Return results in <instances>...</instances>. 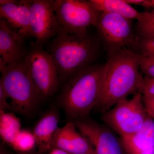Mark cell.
<instances>
[{"label":"cell","instance_id":"obj_1","mask_svg":"<svg viewBox=\"0 0 154 154\" xmlns=\"http://www.w3.org/2000/svg\"><path fill=\"white\" fill-rule=\"evenodd\" d=\"M139 68V54L125 48L112 52L104 66L102 94L96 108L105 113L130 94H142L144 78Z\"/></svg>","mask_w":154,"mask_h":154},{"label":"cell","instance_id":"obj_2","mask_svg":"<svg viewBox=\"0 0 154 154\" xmlns=\"http://www.w3.org/2000/svg\"><path fill=\"white\" fill-rule=\"evenodd\" d=\"M104 66H89L78 72L64 88L60 102L70 120L83 119L99 103Z\"/></svg>","mask_w":154,"mask_h":154},{"label":"cell","instance_id":"obj_3","mask_svg":"<svg viewBox=\"0 0 154 154\" xmlns=\"http://www.w3.org/2000/svg\"><path fill=\"white\" fill-rule=\"evenodd\" d=\"M51 45V53L62 79L72 76L90 66L98 54L99 45L85 34L67 33L59 31Z\"/></svg>","mask_w":154,"mask_h":154},{"label":"cell","instance_id":"obj_4","mask_svg":"<svg viewBox=\"0 0 154 154\" xmlns=\"http://www.w3.org/2000/svg\"><path fill=\"white\" fill-rule=\"evenodd\" d=\"M0 85L11 100L13 110L29 115L40 102L34 83L23 60L5 66L0 63Z\"/></svg>","mask_w":154,"mask_h":154},{"label":"cell","instance_id":"obj_5","mask_svg":"<svg viewBox=\"0 0 154 154\" xmlns=\"http://www.w3.org/2000/svg\"><path fill=\"white\" fill-rule=\"evenodd\" d=\"M147 116L143 96L137 93L131 99L119 101L105 112L102 119L122 137L137 132L143 125Z\"/></svg>","mask_w":154,"mask_h":154},{"label":"cell","instance_id":"obj_6","mask_svg":"<svg viewBox=\"0 0 154 154\" xmlns=\"http://www.w3.org/2000/svg\"><path fill=\"white\" fill-rule=\"evenodd\" d=\"M23 62L34 83L40 101L51 97L57 90L59 75L50 53L36 44L27 54Z\"/></svg>","mask_w":154,"mask_h":154},{"label":"cell","instance_id":"obj_7","mask_svg":"<svg viewBox=\"0 0 154 154\" xmlns=\"http://www.w3.org/2000/svg\"><path fill=\"white\" fill-rule=\"evenodd\" d=\"M54 9L59 31L70 34L88 33V27L96 26L99 14L90 1L85 0H55Z\"/></svg>","mask_w":154,"mask_h":154},{"label":"cell","instance_id":"obj_8","mask_svg":"<svg viewBox=\"0 0 154 154\" xmlns=\"http://www.w3.org/2000/svg\"><path fill=\"white\" fill-rule=\"evenodd\" d=\"M73 122L80 133L93 146L96 154H124L121 139L111 130L84 118Z\"/></svg>","mask_w":154,"mask_h":154},{"label":"cell","instance_id":"obj_9","mask_svg":"<svg viewBox=\"0 0 154 154\" xmlns=\"http://www.w3.org/2000/svg\"><path fill=\"white\" fill-rule=\"evenodd\" d=\"M96 27L112 49L116 51L134 41L130 19L118 14L100 12Z\"/></svg>","mask_w":154,"mask_h":154},{"label":"cell","instance_id":"obj_10","mask_svg":"<svg viewBox=\"0 0 154 154\" xmlns=\"http://www.w3.org/2000/svg\"><path fill=\"white\" fill-rule=\"evenodd\" d=\"M30 28L36 44L41 45L57 35L59 25L54 9V1L32 0L30 7Z\"/></svg>","mask_w":154,"mask_h":154},{"label":"cell","instance_id":"obj_11","mask_svg":"<svg viewBox=\"0 0 154 154\" xmlns=\"http://www.w3.org/2000/svg\"><path fill=\"white\" fill-rule=\"evenodd\" d=\"M73 121L58 127L53 138L51 148H57L71 154H96L94 147L82 134L77 131Z\"/></svg>","mask_w":154,"mask_h":154},{"label":"cell","instance_id":"obj_12","mask_svg":"<svg viewBox=\"0 0 154 154\" xmlns=\"http://www.w3.org/2000/svg\"><path fill=\"white\" fill-rule=\"evenodd\" d=\"M32 1H15L0 5V18L25 38L32 36L30 28V7Z\"/></svg>","mask_w":154,"mask_h":154},{"label":"cell","instance_id":"obj_13","mask_svg":"<svg viewBox=\"0 0 154 154\" xmlns=\"http://www.w3.org/2000/svg\"><path fill=\"white\" fill-rule=\"evenodd\" d=\"M24 38L0 19V63L5 66L24 60L27 53L23 47Z\"/></svg>","mask_w":154,"mask_h":154},{"label":"cell","instance_id":"obj_14","mask_svg":"<svg viewBox=\"0 0 154 154\" xmlns=\"http://www.w3.org/2000/svg\"><path fill=\"white\" fill-rule=\"evenodd\" d=\"M121 139L128 154H154V120L148 115L139 130Z\"/></svg>","mask_w":154,"mask_h":154},{"label":"cell","instance_id":"obj_15","mask_svg":"<svg viewBox=\"0 0 154 154\" xmlns=\"http://www.w3.org/2000/svg\"><path fill=\"white\" fill-rule=\"evenodd\" d=\"M59 116L54 110H50L38 120L32 133L38 152L43 154L51 149L54 135L57 129Z\"/></svg>","mask_w":154,"mask_h":154},{"label":"cell","instance_id":"obj_16","mask_svg":"<svg viewBox=\"0 0 154 154\" xmlns=\"http://www.w3.org/2000/svg\"><path fill=\"white\" fill-rule=\"evenodd\" d=\"M91 5L99 12L118 14L129 19L140 18L141 12L137 11L125 0H90Z\"/></svg>","mask_w":154,"mask_h":154},{"label":"cell","instance_id":"obj_17","mask_svg":"<svg viewBox=\"0 0 154 154\" xmlns=\"http://www.w3.org/2000/svg\"><path fill=\"white\" fill-rule=\"evenodd\" d=\"M0 134L4 142L11 144L14 138L21 130V122L12 113L0 110Z\"/></svg>","mask_w":154,"mask_h":154},{"label":"cell","instance_id":"obj_18","mask_svg":"<svg viewBox=\"0 0 154 154\" xmlns=\"http://www.w3.org/2000/svg\"><path fill=\"white\" fill-rule=\"evenodd\" d=\"M137 29L141 38L154 37V11L141 12L137 20Z\"/></svg>","mask_w":154,"mask_h":154},{"label":"cell","instance_id":"obj_19","mask_svg":"<svg viewBox=\"0 0 154 154\" xmlns=\"http://www.w3.org/2000/svg\"><path fill=\"white\" fill-rule=\"evenodd\" d=\"M35 145L36 142L33 133L25 130H21L17 134L10 145L19 152L31 151Z\"/></svg>","mask_w":154,"mask_h":154},{"label":"cell","instance_id":"obj_20","mask_svg":"<svg viewBox=\"0 0 154 154\" xmlns=\"http://www.w3.org/2000/svg\"><path fill=\"white\" fill-rule=\"evenodd\" d=\"M140 68L146 76L154 77V57L139 54Z\"/></svg>","mask_w":154,"mask_h":154},{"label":"cell","instance_id":"obj_21","mask_svg":"<svg viewBox=\"0 0 154 154\" xmlns=\"http://www.w3.org/2000/svg\"><path fill=\"white\" fill-rule=\"evenodd\" d=\"M138 46L142 55L154 57V37L152 38H141L138 41Z\"/></svg>","mask_w":154,"mask_h":154},{"label":"cell","instance_id":"obj_22","mask_svg":"<svg viewBox=\"0 0 154 154\" xmlns=\"http://www.w3.org/2000/svg\"><path fill=\"white\" fill-rule=\"evenodd\" d=\"M142 94L145 97L154 96V77L146 76L144 78Z\"/></svg>","mask_w":154,"mask_h":154},{"label":"cell","instance_id":"obj_23","mask_svg":"<svg viewBox=\"0 0 154 154\" xmlns=\"http://www.w3.org/2000/svg\"><path fill=\"white\" fill-rule=\"evenodd\" d=\"M143 102L147 114L154 120V96H143Z\"/></svg>","mask_w":154,"mask_h":154},{"label":"cell","instance_id":"obj_24","mask_svg":"<svg viewBox=\"0 0 154 154\" xmlns=\"http://www.w3.org/2000/svg\"><path fill=\"white\" fill-rule=\"evenodd\" d=\"M8 97L2 87L0 85V110L5 111L6 110H13L11 104L8 103Z\"/></svg>","mask_w":154,"mask_h":154},{"label":"cell","instance_id":"obj_25","mask_svg":"<svg viewBox=\"0 0 154 154\" xmlns=\"http://www.w3.org/2000/svg\"><path fill=\"white\" fill-rule=\"evenodd\" d=\"M129 5L141 6L146 9H152L154 11V0H125Z\"/></svg>","mask_w":154,"mask_h":154},{"label":"cell","instance_id":"obj_26","mask_svg":"<svg viewBox=\"0 0 154 154\" xmlns=\"http://www.w3.org/2000/svg\"><path fill=\"white\" fill-rule=\"evenodd\" d=\"M48 154H71L63 150L57 148H53L50 151Z\"/></svg>","mask_w":154,"mask_h":154},{"label":"cell","instance_id":"obj_27","mask_svg":"<svg viewBox=\"0 0 154 154\" xmlns=\"http://www.w3.org/2000/svg\"><path fill=\"white\" fill-rule=\"evenodd\" d=\"M0 154H13L12 153L6 150L5 148L4 147V146L2 145L1 146V151H0Z\"/></svg>","mask_w":154,"mask_h":154},{"label":"cell","instance_id":"obj_28","mask_svg":"<svg viewBox=\"0 0 154 154\" xmlns=\"http://www.w3.org/2000/svg\"><path fill=\"white\" fill-rule=\"evenodd\" d=\"M14 0H1L0 1V5H7V4L12 2Z\"/></svg>","mask_w":154,"mask_h":154},{"label":"cell","instance_id":"obj_29","mask_svg":"<svg viewBox=\"0 0 154 154\" xmlns=\"http://www.w3.org/2000/svg\"><path fill=\"white\" fill-rule=\"evenodd\" d=\"M17 154H42L40 153L37 152H33L31 151H29L28 152H19Z\"/></svg>","mask_w":154,"mask_h":154},{"label":"cell","instance_id":"obj_30","mask_svg":"<svg viewBox=\"0 0 154 154\" xmlns=\"http://www.w3.org/2000/svg\"><path fill=\"white\" fill-rule=\"evenodd\" d=\"M88 154L87 153H78V154Z\"/></svg>","mask_w":154,"mask_h":154}]
</instances>
